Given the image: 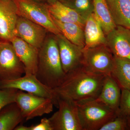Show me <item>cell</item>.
Here are the masks:
<instances>
[{
    "instance_id": "16",
    "label": "cell",
    "mask_w": 130,
    "mask_h": 130,
    "mask_svg": "<svg viewBox=\"0 0 130 130\" xmlns=\"http://www.w3.org/2000/svg\"><path fill=\"white\" fill-rule=\"evenodd\" d=\"M85 46L89 48L106 44V38L101 24L94 13L89 15L84 27Z\"/></svg>"
},
{
    "instance_id": "10",
    "label": "cell",
    "mask_w": 130,
    "mask_h": 130,
    "mask_svg": "<svg viewBox=\"0 0 130 130\" xmlns=\"http://www.w3.org/2000/svg\"><path fill=\"white\" fill-rule=\"evenodd\" d=\"M55 36L62 68L66 74L81 66L83 48L73 44L61 33Z\"/></svg>"
},
{
    "instance_id": "3",
    "label": "cell",
    "mask_w": 130,
    "mask_h": 130,
    "mask_svg": "<svg viewBox=\"0 0 130 130\" xmlns=\"http://www.w3.org/2000/svg\"><path fill=\"white\" fill-rule=\"evenodd\" d=\"M83 130H100L119 115L96 99L76 103Z\"/></svg>"
},
{
    "instance_id": "11",
    "label": "cell",
    "mask_w": 130,
    "mask_h": 130,
    "mask_svg": "<svg viewBox=\"0 0 130 130\" xmlns=\"http://www.w3.org/2000/svg\"><path fill=\"white\" fill-rule=\"evenodd\" d=\"M47 31L40 25L19 16L14 29V36L39 50L46 39Z\"/></svg>"
},
{
    "instance_id": "19",
    "label": "cell",
    "mask_w": 130,
    "mask_h": 130,
    "mask_svg": "<svg viewBox=\"0 0 130 130\" xmlns=\"http://www.w3.org/2000/svg\"><path fill=\"white\" fill-rule=\"evenodd\" d=\"M24 120L17 103H11L0 111V130H14Z\"/></svg>"
},
{
    "instance_id": "26",
    "label": "cell",
    "mask_w": 130,
    "mask_h": 130,
    "mask_svg": "<svg viewBox=\"0 0 130 130\" xmlns=\"http://www.w3.org/2000/svg\"><path fill=\"white\" fill-rule=\"evenodd\" d=\"M121 98L119 114L123 116L130 115V91L121 89Z\"/></svg>"
},
{
    "instance_id": "14",
    "label": "cell",
    "mask_w": 130,
    "mask_h": 130,
    "mask_svg": "<svg viewBox=\"0 0 130 130\" xmlns=\"http://www.w3.org/2000/svg\"><path fill=\"white\" fill-rule=\"evenodd\" d=\"M16 54L25 68V74H34L37 72L39 50L17 37L10 40Z\"/></svg>"
},
{
    "instance_id": "27",
    "label": "cell",
    "mask_w": 130,
    "mask_h": 130,
    "mask_svg": "<svg viewBox=\"0 0 130 130\" xmlns=\"http://www.w3.org/2000/svg\"><path fill=\"white\" fill-rule=\"evenodd\" d=\"M14 130H53L49 119H42L40 124L30 126L20 125Z\"/></svg>"
},
{
    "instance_id": "21",
    "label": "cell",
    "mask_w": 130,
    "mask_h": 130,
    "mask_svg": "<svg viewBox=\"0 0 130 130\" xmlns=\"http://www.w3.org/2000/svg\"><path fill=\"white\" fill-rule=\"evenodd\" d=\"M111 75L121 89L130 91V59L114 56V66Z\"/></svg>"
},
{
    "instance_id": "5",
    "label": "cell",
    "mask_w": 130,
    "mask_h": 130,
    "mask_svg": "<svg viewBox=\"0 0 130 130\" xmlns=\"http://www.w3.org/2000/svg\"><path fill=\"white\" fill-rule=\"evenodd\" d=\"M13 1L18 16L40 25L54 35L60 34L53 21L47 7L38 3L35 0Z\"/></svg>"
},
{
    "instance_id": "8",
    "label": "cell",
    "mask_w": 130,
    "mask_h": 130,
    "mask_svg": "<svg viewBox=\"0 0 130 130\" xmlns=\"http://www.w3.org/2000/svg\"><path fill=\"white\" fill-rule=\"evenodd\" d=\"M25 68L11 42L0 41V81L23 76Z\"/></svg>"
},
{
    "instance_id": "12",
    "label": "cell",
    "mask_w": 130,
    "mask_h": 130,
    "mask_svg": "<svg viewBox=\"0 0 130 130\" xmlns=\"http://www.w3.org/2000/svg\"><path fill=\"white\" fill-rule=\"evenodd\" d=\"M19 16L13 0H0V39L8 41L14 37Z\"/></svg>"
},
{
    "instance_id": "4",
    "label": "cell",
    "mask_w": 130,
    "mask_h": 130,
    "mask_svg": "<svg viewBox=\"0 0 130 130\" xmlns=\"http://www.w3.org/2000/svg\"><path fill=\"white\" fill-rule=\"evenodd\" d=\"M81 66L88 71L107 76L111 75L114 56L106 44L83 48Z\"/></svg>"
},
{
    "instance_id": "23",
    "label": "cell",
    "mask_w": 130,
    "mask_h": 130,
    "mask_svg": "<svg viewBox=\"0 0 130 130\" xmlns=\"http://www.w3.org/2000/svg\"><path fill=\"white\" fill-rule=\"evenodd\" d=\"M61 2L74 9L85 20L94 12L93 0H69Z\"/></svg>"
},
{
    "instance_id": "1",
    "label": "cell",
    "mask_w": 130,
    "mask_h": 130,
    "mask_svg": "<svg viewBox=\"0 0 130 130\" xmlns=\"http://www.w3.org/2000/svg\"><path fill=\"white\" fill-rule=\"evenodd\" d=\"M105 77L88 71L81 66L67 73L61 83L53 90L57 98L76 103L96 99Z\"/></svg>"
},
{
    "instance_id": "24",
    "label": "cell",
    "mask_w": 130,
    "mask_h": 130,
    "mask_svg": "<svg viewBox=\"0 0 130 130\" xmlns=\"http://www.w3.org/2000/svg\"><path fill=\"white\" fill-rule=\"evenodd\" d=\"M18 91L15 89H0V111L7 105L16 102Z\"/></svg>"
},
{
    "instance_id": "9",
    "label": "cell",
    "mask_w": 130,
    "mask_h": 130,
    "mask_svg": "<svg viewBox=\"0 0 130 130\" xmlns=\"http://www.w3.org/2000/svg\"><path fill=\"white\" fill-rule=\"evenodd\" d=\"M15 89L41 97L53 100L57 106V96L53 89L42 83L34 74H25L23 76L12 80L0 81V89Z\"/></svg>"
},
{
    "instance_id": "28",
    "label": "cell",
    "mask_w": 130,
    "mask_h": 130,
    "mask_svg": "<svg viewBox=\"0 0 130 130\" xmlns=\"http://www.w3.org/2000/svg\"><path fill=\"white\" fill-rule=\"evenodd\" d=\"M125 117L126 119L127 130H130V115L126 116Z\"/></svg>"
},
{
    "instance_id": "25",
    "label": "cell",
    "mask_w": 130,
    "mask_h": 130,
    "mask_svg": "<svg viewBox=\"0 0 130 130\" xmlns=\"http://www.w3.org/2000/svg\"><path fill=\"white\" fill-rule=\"evenodd\" d=\"M100 130H127L125 116L119 114L103 126Z\"/></svg>"
},
{
    "instance_id": "15",
    "label": "cell",
    "mask_w": 130,
    "mask_h": 130,
    "mask_svg": "<svg viewBox=\"0 0 130 130\" xmlns=\"http://www.w3.org/2000/svg\"><path fill=\"white\" fill-rule=\"evenodd\" d=\"M121 90L112 75L106 76L96 100L119 113Z\"/></svg>"
},
{
    "instance_id": "7",
    "label": "cell",
    "mask_w": 130,
    "mask_h": 130,
    "mask_svg": "<svg viewBox=\"0 0 130 130\" xmlns=\"http://www.w3.org/2000/svg\"><path fill=\"white\" fill-rule=\"evenodd\" d=\"M15 102L26 120L50 113L55 105L53 100L50 98L25 93L20 90L17 93Z\"/></svg>"
},
{
    "instance_id": "2",
    "label": "cell",
    "mask_w": 130,
    "mask_h": 130,
    "mask_svg": "<svg viewBox=\"0 0 130 130\" xmlns=\"http://www.w3.org/2000/svg\"><path fill=\"white\" fill-rule=\"evenodd\" d=\"M66 75L56 38L50 37L45 39L39 50L36 76L42 83L54 89L61 83Z\"/></svg>"
},
{
    "instance_id": "13",
    "label": "cell",
    "mask_w": 130,
    "mask_h": 130,
    "mask_svg": "<svg viewBox=\"0 0 130 130\" xmlns=\"http://www.w3.org/2000/svg\"><path fill=\"white\" fill-rule=\"evenodd\" d=\"M106 45L114 56L130 60V30L117 25L106 36Z\"/></svg>"
},
{
    "instance_id": "22",
    "label": "cell",
    "mask_w": 130,
    "mask_h": 130,
    "mask_svg": "<svg viewBox=\"0 0 130 130\" xmlns=\"http://www.w3.org/2000/svg\"><path fill=\"white\" fill-rule=\"evenodd\" d=\"M94 12L106 36L116 26L113 21L107 0H93Z\"/></svg>"
},
{
    "instance_id": "29",
    "label": "cell",
    "mask_w": 130,
    "mask_h": 130,
    "mask_svg": "<svg viewBox=\"0 0 130 130\" xmlns=\"http://www.w3.org/2000/svg\"><path fill=\"white\" fill-rule=\"evenodd\" d=\"M35 1H40V0H35Z\"/></svg>"
},
{
    "instance_id": "17",
    "label": "cell",
    "mask_w": 130,
    "mask_h": 130,
    "mask_svg": "<svg viewBox=\"0 0 130 130\" xmlns=\"http://www.w3.org/2000/svg\"><path fill=\"white\" fill-rule=\"evenodd\" d=\"M47 7L51 16L56 19L64 23L77 24L84 29L86 20L74 9L60 1L54 0Z\"/></svg>"
},
{
    "instance_id": "6",
    "label": "cell",
    "mask_w": 130,
    "mask_h": 130,
    "mask_svg": "<svg viewBox=\"0 0 130 130\" xmlns=\"http://www.w3.org/2000/svg\"><path fill=\"white\" fill-rule=\"evenodd\" d=\"M58 110L49 118L53 130H83L75 103L57 98Z\"/></svg>"
},
{
    "instance_id": "30",
    "label": "cell",
    "mask_w": 130,
    "mask_h": 130,
    "mask_svg": "<svg viewBox=\"0 0 130 130\" xmlns=\"http://www.w3.org/2000/svg\"><path fill=\"white\" fill-rule=\"evenodd\" d=\"M0 41H1V40H0Z\"/></svg>"
},
{
    "instance_id": "18",
    "label": "cell",
    "mask_w": 130,
    "mask_h": 130,
    "mask_svg": "<svg viewBox=\"0 0 130 130\" xmlns=\"http://www.w3.org/2000/svg\"><path fill=\"white\" fill-rule=\"evenodd\" d=\"M116 25L130 30V0H107Z\"/></svg>"
},
{
    "instance_id": "20",
    "label": "cell",
    "mask_w": 130,
    "mask_h": 130,
    "mask_svg": "<svg viewBox=\"0 0 130 130\" xmlns=\"http://www.w3.org/2000/svg\"><path fill=\"white\" fill-rule=\"evenodd\" d=\"M53 21L61 34L73 44L84 47L85 39L84 28L73 23H64L51 16Z\"/></svg>"
}]
</instances>
